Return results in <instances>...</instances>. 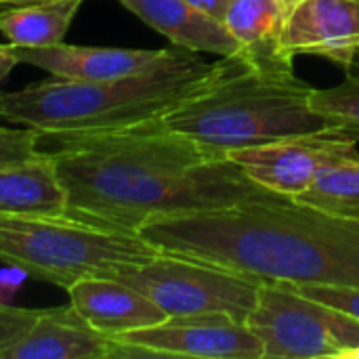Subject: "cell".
<instances>
[{
  "mask_svg": "<svg viewBox=\"0 0 359 359\" xmlns=\"http://www.w3.org/2000/svg\"><path fill=\"white\" fill-rule=\"evenodd\" d=\"M36 154L55 164L65 217L128 236L154 217L282 196L160 118L103 130H38Z\"/></svg>",
  "mask_w": 359,
  "mask_h": 359,
  "instance_id": "1",
  "label": "cell"
},
{
  "mask_svg": "<svg viewBox=\"0 0 359 359\" xmlns=\"http://www.w3.org/2000/svg\"><path fill=\"white\" fill-rule=\"evenodd\" d=\"M137 236L158 252L219 265L259 282L359 288V219L288 196L154 217Z\"/></svg>",
  "mask_w": 359,
  "mask_h": 359,
  "instance_id": "2",
  "label": "cell"
},
{
  "mask_svg": "<svg viewBox=\"0 0 359 359\" xmlns=\"http://www.w3.org/2000/svg\"><path fill=\"white\" fill-rule=\"evenodd\" d=\"M311 90L294 72L255 67L240 55L221 57L210 74L160 120L198 145L227 156L233 149L326 130Z\"/></svg>",
  "mask_w": 359,
  "mask_h": 359,
  "instance_id": "3",
  "label": "cell"
},
{
  "mask_svg": "<svg viewBox=\"0 0 359 359\" xmlns=\"http://www.w3.org/2000/svg\"><path fill=\"white\" fill-rule=\"evenodd\" d=\"M212 69L183 50L170 63L118 80L50 78L0 93V118L42 133L120 128L156 120L185 99Z\"/></svg>",
  "mask_w": 359,
  "mask_h": 359,
  "instance_id": "4",
  "label": "cell"
},
{
  "mask_svg": "<svg viewBox=\"0 0 359 359\" xmlns=\"http://www.w3.org/2000/svg\"><path fill=\"white\" fill-rule=\"evenodd\" d=\"M158 250L139 236L99 229L65 215H0V263L69 290L78 280L143 263Z\"/></svg>",
  "mask_w": 359,
  "mask_h": 359,
  "instance_id": "5",
  "label": "cell"
},
{
  "mask_svg": "<svg viewBox=\"0 0 359 359\" xmlns=\"http://www.w3.org/2000/svg\"><path fill=\"white\" fill-rule=\"evenodd\" d=\"M107 276L145 294L168 318L223 313L242 324H246L263 284L219 265L166 252L143 263L118 265Z\"/></svg>",
  "mask_w": 359,
  "mask_h": 359,
  "instance_id": "6",
  "label": "cell"
},
{
  "mask_svg": "<svg viewBox=\"0 0 359 359\" xmlns=\"http://www.w3.org/2000/svg\"><path fill=\"white\" fill-rule=\"evenodd\" d=\"M263 359H347L359 347V320L301 294L286 282H263L246 320Z\"/></svg>",
  "mask_w": 359,
  "mask_h": 359,
  "instance_id": "7",
  "label": "cell"
},
{
  "mask_svg": "<svg viewBox=\"0 0 359 359\" xmlns=\"http://www.w3.org/2000/svg\"><path fill=\"white\" fill-rule=\"evenodd\" d=\"M128 358L263 359V345L250 328L223 313L166 318L116 339Z\"/></svg>",
  "mask_w": 359,
  "mask_h": 359,
  "instance_id": "8",
  "label": "cell"
},
{
  "mask_svg": "<svg viewBox=\"0 0 359 359\" xmlns=\"http://www.w3.org/2000/svg\"><path fill=\"white\" fill-rule=\"evenodd\" d=\"M227 158L265 189L294 198L311 185L324 166L359 158V151L353 139L320 130L240 147L229 151Z\"/></svg>",
  "mask_w": 359,
  "mask_h": 359,
  "instance_id": "9",
  "label": "cell"
},
{
  "mask_svg": "<svg viewBox=\"0 0 359 359\" xmlns=\"http://www.w3.org/2000/svg\"><path fill=\"white\" fill-rule=\"evenodd\" d=\"M19 63L38 67L55 78L67 80H118L151 72L177 59L185 48H114V46H74L53 44L42 48L11 46Z\"/></svg>",
  "mask_w": 359,
  "mask_h": 359,
  "instance_id": "10",
  "label": "cell"
},
{
  "mask_svg": "<svg viewBox=\"0 0 359 359\" xmlns=\"http://www.w3.org/2000/svg\"><path fill=\"white\" fill-rule=\"evenodd\" d=\"M280 50L294 61L316 55L351 69L359 50V0H303L288 11Z\"/></svg>",
  "mask_w": 359,
  "mask_h": 359,
  "instance_id": "11",
  "label": "cell"
},
{
  "mask_svg": "<svg viewBox=\"0 0 359 359\" xmlns=\"http://www.w3.org/2000/svg\"><path fill=\"white\" fill-rule=\"evenodd\" d=\"M67 292L69 305L86 324L109 339L156 326L168 318L145 294L109 276L82 278Z\"/></svg>",
  "mask_w": 359,
  "mask_h": 359,
  "instance_id": "12",
  "label": "cell"
},
{
  "mask_svg": "<svg viewBox=\"0 0 359 359\" xmlns=\"http://www.w3.org/2000/svg\"><path fill=\"white\" fill-rule=\"evenodd\" d=\"M120 358V343L97 332L69 305L44 309L34 326L0 359H107Z\"/></svg>",
  "mask_w": 359,
  "mask_h": 359,
  "instance_id": "13",
  "label": "cell"
},
{
  "mask_svg": "<svg viewBox=\"0 0 359 359\" xmlns=\"http://www.w3.org/2000/svg\"><path fill=\"white\" fill-rule=\"evenodd\" d=\"M151 29L166 36L175 46L191 53L231 57L240 53L238 40L223 21L196 8L187 0H118Z\"/></svg>",
  "mask_w": 359,
  "mask_h": 359,
  "instance_id": "14",
  "label": "cell"
},
{
  "mask_svg": "<svg viewBox=\"0 0 359 359\" xmlns=\"http://www.w3.org/2000/svg\"><path fill=\"white\" fill-rule=\"evenodd\" d=\"M288 8L282 0H233L223 23L240 44V57L269 72H294L280 50Z\"/></svg>",
  "mask_w": 359,
  "mask_h": 359,
  "instance_id": "15",
  "label": "cell"
},
{
  "mask_svg": "<svg viewBox=\"0 0 359 359\" xmlns=\"http://www.w3.org/2000/svg\"><path fill=\"white\" fill-rule=\"evenodd\" d=\"M0 215H65V191L50 158L0 166Z\"/></svg>",
  "mask_w": 359,
  "mask_h": 359,
  "instance_id": "16",
  "label": "cell"
},
{
  "mask_svg": "<svg viewBox=\"0 0 359 359\" xmlns=\"http://www.w3.org/2000/svg\"><path fill=\"white\" fill-rule=\"evenodd\" d=\"M84 0H46L0 11V34L11 46L42 48L63 42Z\"/></svg>",
  "mask_w": 359,
  "mask_h": 359,
  "instance_id": "17",
  "label": "cell"
},
{
  "mask_svg": "<svg viewBox=\"0 0 359 359\" xmlns=\"http://www.w3.org/2000/svg\"><path fill=\"white\" fill-rule=\"evenodd\" d=\"M294 200L324 212L359 219V158L324 166Z\"/></svg>",
  "mask_w": 359,
  "mask_h": 359,
  "instance_id": "18",
  "label": "cell"
},
{
  "mask_svg": "<svg viewBox=\"0 0 359 359\" xmlns=\"http://www.w3.org/2000/svg\"><path fill=\"white\" fill-rule=\"evenodd\" d=\"M311 107L322 116L326 130L359 141V74L341 84L311 90Z\"/></svg>",
  "mask_w": 359,
  "mask_h": 359,
  "instance_id": "19",
  "label": "cell"
},
{
  "mask_svg": "<svg viewBox=\"0 0 359 359\" xmlns=\"http://www.w3.org/2000/svg\"><path fill=\"white\" fill-rule=\"evenodd\" d=\"M38 130L27 126H0V166L23 162L36 156Z\"/></svg>",
  "mask_w": 359,
  "mask_h": 359,
  "instance_id": "20",
  "label": "cell"
},
{
  "mask_svg": "<svg viewBox=\"0 0 359 359\" xmlns=\"http://www.w3.org/2000/svg\"><path fill=\"white\" fill-rule=\"evenodd\" d=\"M294 288L301 294H305L318 303L334 307V309L359 320V288H349V286H294Z\"/></svg>",
  "mask_w": 359,
  "mask_h": 359,
  "instance_id": "21",
  "label": "cell"
},
{
  "mask_svg": "<svg viewBox=\"0 0 359 359\" xmlns=\"http://www.w3.org/2000/svg\"><path fill=\"white\" fill-rule=\"evenodd\" d=\"M38 313V309L11 307L0 303V355L34 326Z\"/></svg>",
  "mask_w": 359,
  "mask_h": 359,
  "instance_id": "22",
  "label": "cell"
},
{
  "mask_svg": "<svg viewBox=\"0 0 359 359\" xmlns=\"http://www.w3.org/2000/svg\"><path fill=\"white\" fill-rule=\"evenodd\" d=\"M187 2H191L196 8H200V11L212 15V17L219 19V21H223L227 8L233 4V0H187Z\"/></svg>",
  "mask_w": 359,
  "mask_h": 359,
  "instance_id": "23",
  "label": "cell"
},
{
  "mask_svg": "<svg viewBox=\"0 0 359 359\" xmlns=\"http://www.w3.org/2000/svg\"><path fill=\"white\" fill-rule=\"evenodd\" d=\"M17 57L13 55V50L8 48V44H0V86L6 80V76L13 72V67L17 65Z\"/></svg>",
  "mask_w": 359,
  "mask_h": 359,
  "instance_id": "24",
  "label": "cell"
},
{
  "mask_svg": "<svg viewBox=\"0 0 359 359\" xmlns=\"http://www.w3.org/2000/svg\"><path fill=\"white\" fill-rule=\"evenodd\" d=\"M36 2H46V0H0V11L2 8H15V6H27Z\"/></svg>",
  "mask_w": 359,
  "mask_h": 359,
  "instance_id": "25",
  "label": "cell"
},
{
  "mask_svg": "<svg viewBox=\"0 0 359 359\" xmlns=\"http://www.w3.org/2000/svg\"><path fill=\"white\" fill-rule=\"evenodd\" d=\"M299 2H303V0H282V4H284V6H286L288 11H290V8H294V6H297Z\"/></svg>",
  "mask_w": 359,
  "mask_h": 359,
  "instance_id": "26",
  "label": "cell"
},
{
  "mask_svg": "<svg viewBox=\"0 0 359 359\" xmlns=\"http://www.w3.org/2000/svg\"><path fill=\"white\" fill-rule=\"evenodd\" d=\"M351 69H359V50L355 53V57H353V63H351Z\"/></svg>",
  "mask_w": 359,
  "mask_h": 359,
  "instance_id": "27",
  "label": "cell"
},
{
  "mask_svg": "<svg viewBox=\"0 0 359 359\" xmlns=\"http://www.w3.org/2000/svg\"><path fill=\"white\" fill-rule=\"evenodd\" d=\"M347 359H359V347L358 349H355V351H353V353H351V355H349V358Z\"/></svg>",
  "mask_w": 359,
  "mask_h": 359,
  "instance_id": "28",
  "label": "cell"
}]
</instances>
